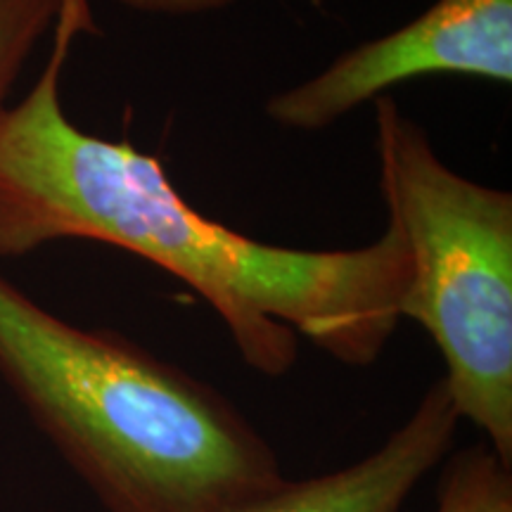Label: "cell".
<instances>
[{"mask_svg":"<svg viewBox=\"0 0 512 512\" xmlns=\"http://www.w3.org/2000/svg\"><path fill=\"white\" fill-rule=\"evenodd\" d=\"M95 31L91 0H62L46 67L0 110V259L60 240L102 242L200 294L256 373H290L299 337L344 366H373L399 328L411 278L396 221L387 216L368 245L299 249L204 216L155 155L86 133L64 112L72 46Z\"/></svg>","mask_w":512,"mask_h":512,"instance_id":"cell-1","label":"cell"},{"mask_svg":"<svg viewBox=\"0 0 512 512\" xmlns=\"http://www.w3.org/2000/svg\"><path fill=\"white\" fill-rule=\"evenodd\" d=\"M0 377L107 512H235L285 479L219 389L55 316L3 273Z\"/></svg>","mask_w":512,"mask_h":512,"instance_id":"cell-2","label":"cell"},{"mask_svg":"<svg viewBox=\"0 0 512 512\" xmlns=\"http://www.w3.org/2000/svg\"><path fill=\"white\" fill-rule=\"evenodd\" d=\"M373 107L384 209L411 261L401 320L432 337L458 418L512 467V195L453 171L392 95Z\"/></svg>","mask_w":512,"mask_h":512,"instance_id":"cell-3","label":"cell"},{"mask_svg":"<svg viewBox=\"0 0 512 512\" xmlns=\"http://www.w3.org/2000/svg\"><path fill=\"white\" fill-rule=\"evenodd\" d=\"M458 74L512 83V0H437L392 34L337 55L328 67L266 102L273 124L323 131L399 83Z\"/></svg>","mask_w":512,"mask_h":512,"instance_id":"cell-4","label":"cell"},{"mask_svg":"<svg viewBox=\"0 0 512 512\" xmlns=\"http://www.w3.org/2000/svg\"><path fill=\"white\" fill-rule=\"evenodd\" d=\"M458 422L451 396L437 380L373 453L325 475L285 477L235 512H403L427 472L451 453Z\"/></svg>","mask_w":512,"mask_h":512,"instance_id":"cell-5","label":"cell"},{"mask_svg":"<svg viewBox=\"0 0 512 512\" xmlns=\"http://www.w3.org/2000/svg\"><path fill=\"white\" fill-rule=\"evenodd\" d=\"M434 512H512V467L484 441L448 453Z\"/></svg>","mask_w":512,"mask_h":512,"instance_id":"cell-6","label":"cell"},{"mask_svg":"<svg viewBox=\"0 0 512 512\" xmlns=\"http://www.w3.org/2000/svg\"><path fill=\"white\" fill-rule=\"evenodd\" d=\"M60 10L62 0H0V110Z\"/></svg>","mask_w":512,"mask_h":512,"instance_id":"cell-7","label":"cell"},{"mask_svg":"<svg viewBox=\"0 0 512 512\" xmlns=\"http://www.w3.org/2000/svg\"><path fill=\"white\" fill-rule=\"evenodd\" d=\"M128 10L150 17H197L233 8L238 0H119Z\"/></svg>","mask_w":512,"mask_h":512,"instance_id":"cell-8","label":"cell"}]
</instances>
